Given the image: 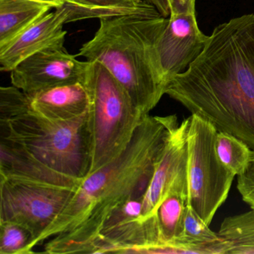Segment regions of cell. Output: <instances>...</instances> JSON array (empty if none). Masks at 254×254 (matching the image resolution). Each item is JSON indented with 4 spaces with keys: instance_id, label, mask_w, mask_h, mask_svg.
Wrapping results in <instances>:
<instances>
[{
    "instance_id": "6da1fadb",
    "label": "cell",
    "mask_w": 254,
    "mask_h": 254,
    "mask_svg": "<svg viewBox=\"0 0 254 254\" xmlns=\"http://www.w3.org/2000/svg\"><path fill=\"white\" fill-rule=\"evenodd\" d=\"M176 115L145 116L126 149L87 175L38 242L44 254H94L101 230L116 209L143 197Z\"/></svg>"
},
{
    "instance_id": "7a4b0ae2",
    "label": "cell",
    "mask_w": 254,
    "mask_h": 254,
    "mask_svg": "<svg viewBox=\"0 0 254 254\" xmlns=\"http://www.w3.org/2000/svg\"><path fill=\"white\" fill-rule=\"evenodd\" d=\"M166 94L254 151V14L216 26Z\"/></svg>"
},
{
    "instance_id": "3957f363",
    "label": "cell",
    "mask_w": 254,
    "mask_h": 254,
    "mask_svg": "<svg viewBox=\"0 0 254 254\" xmlns=\"http://www.w3.org/2000/svg\"><path fill=\"white\" fill-rule=\"evenodd\" d=\"M154 6L134 14L99 20L94 36L75 56L102 64L134 105L148 115L166 94L157 44L168 23Z\"/></svg>"
},
{
    "instance_id": "277c9868",
    "label": "cell",
    "mask_w": 254,
    "mask_h": 254,
    "mask_svg": "<svg viewBox=\"0 0 254 254\" xmlns=\"http://www.w3.org/2000/svg\"><path fill=\"white\" fill-rule=\"evenodd\" d=\"M0 138L24 148L56 172L83 181L91 164L88 111L68 121L45 118L14 86L0 88Z\"/></svg>"
},
{
    "instance_id": "5b68a950",
    "label": "cell",
    "mask_w": 254,
    "mask_h": 254,
    "mask_svg": "<svg viewBox=\"0 0 254 254\" xmlns=\"http://www.w3.org/2000/svg\"><path fill=\"white\" fill-rule=\"evenodd\" d=\"M89 62L84 84L90 96V175L115 160L126 149L146 115L102 64Z\"/></svg>"
},
{
    "instance_id": "8992f818",
    "label": "cell",
    "mask_w": 254,
    "mask_h": 254,
    "mask_svg": "<svg viewBox=\"0 0 254 254\" xmlns=\"http://www.w3.org/2000/svg\"><path fill=\"white\" fill-rule=\"evenodd\" d=\"M215 126L197 114L190 116L188 142V199L190 206L209 225L225 202L236 175L217 155Z\"/></svg>"
},
{
    "instance_id": "52a82bcc",
    "label": "cell",
    "mask_w": 254,
    "mask_h": 254,
    "mask_svg": "<svg viewBox=\"0 0 254 254\" xmlns=\"http://www.w3.org/2000/svg\"><path fill=\"white\" fill-rule=\"evenodd\" d=\"M76 189L0 179V222L15 223L27 229L35 248Z\"/></svg>"
},
{
    "instance_id": "ba28073f",
    "label": "cell",
    "mask_w": 254,
    "mask_h": 254,
    "mask_svg": "<svg viewBox=\"0 0 254 254\" xmlns=\"http://www.w3.org/2000/svg\"><path fill=\"white\" fill-rule=\"evenodd\" d=\"M77 58L64 47L38 52L10 72L11 84L31 95L58 86L84 84L90 62H81Z\"/></svg>"
},
{
    "instance_id": "9c48e42d",
    "label": "cell",
    "mask_w": 254,
    "mask_h": 254,
    "mask_svg": "<svg viewBox=\"0 0 254 254\" xmlns=\"http://www.w3.org/2000/svg\"><path fill=\"white\" fill-rule=\"evenodd\" d=\"M190 117L181 124L175 122L166 139L161 158L142 198L139 221L143 224L156 217L163 199L172 189L188 187V142Z\"/></svg>"
},
{
    "instance_id": "30bf717a",
    "label": "cell",
    "mask_w": 254,
    "mask_h": 254,
    "mask_svg": "<svg viewBox=\"0 0 254 254\" xmlns=\"http://www.w3.org/2000/svg\"><path fill=\"white\" fill-rule=\"evenodd\" d=\"M207 38L199 29L195 9L170 11L157 44V56L167 86L200 54Z\"/></svg>"
},
{
    "instance_id": "8fae6325",
    "label": "cell",
    "mask_w": 254,
    "mask_h": 254,
    "mask_svg": "<svg viewBox=\"0 0 254 254\" xmlns=\"http://www.w3.org/2000/svg\"><path fill=\"white\" fill-rule=\"evenodd\" d=\"M67 14L63 7L47 13L5 47L0 48V70L10 72L29 56L48 48L64 47Z\"/></svg>"
},
{
    "instance_id": "7c38bea8",
    "label": "cell",
    "mask_w": 254,
    "mask_h": 254,
    "mask_svg": "<svg viewBox=\"0 0 254 254\" xmlns=\"http://www.w3.org/2000/svg\"><path fill=\"white\" fill-rule=\"evenodd\" d=\"M0 179L77 188L81 181L47 166L17 144L0 138Z\"/></svg>"
},
{
    "instance_id": "4fadbf2b",
    "label": "cell",
    "mask_w": 254,
    "mask_h": 254,
    "mask_svg": "<svg viewBox=\"0 0 254 254\" xmlns=\"http://www.w3.org/2000/svg\"><path fill=\"white\" fill-rule=\"evenodd\" d=\"M28 96L35 112L55 121L78 118L90 108L88 90L82 83L58 86Z\"/></svg>"
},
{
    "instance_id": "5bb4252c",
    "label": "cell",
    "mask_w": 254,
    "mask_h": 254,
    "mask_svg": "<svg viewBox=\"0 0 254 254\" xmlns=\"http://www.w3.org/2000/svg\"><path fill=\"white\" fill-rule=\"evenodd\" d=\"M53 8L35 0H0V48Z\"/></svg>"
},
{
    "instance_id": "9a60e30c",
    "label": "cell",
    "mask_w": 254,
    "mask_h": 254,
    "mask_svg": "<svg viewBox=\"0 0 254 254\" xmlns=\"http://www.w3.org/2000/svg\"><path fill=\"white\" fill-rule=\"evenodd\" d=\"M188 190L174 189L163 199L156 212L161 254H178L175 242L182 233Z\"/></svg>"
},
{
    "instance_id": "2e32d148",
    "label": "cell",
    "mask_w": 254,
    "mask_h": 254,
    "mask_svg": "<svg viewBox=\"0 0 254 254\" xmlns=\"http://www.w3.org/2000/svg\"><path fill=\"white\" fill-rule=\"evenodd\" d=\"M154 6L145 0H64L67 23L134 14Z\"/></svg>"
},
{
    "instance_id": "e0dca14e",
    "label": "cell",
    "mask_w": 254,
    "mask_h": 254,
    "mask_svg": "<svg viewBox=\"0 0 254 254\" xmlns=\"http://www.w3.org/2000/svg\"><path fill=\"white\" fill-rule=\"evenodd\" d=\"M218 234L229 244L227 254H254V210L224 218Z\"/></svg>"
},
{
    "instance_id": "ac0fdd59",
    "label": "cell",
    "mask_w": 254,
    "mask_h": 254,
    "mask_svg": "<svg viewBox=\"0 0 254 254\" xmlns=\"http://www.w3.org/2000/svg\"><path fill=\"white\" fill-rule=\"evenodd\" d=\"M215 150L221 163L236 176L246 170L252 150L243 141L226 132L218 131Z\"/></svg>"
},
{
    "instance_id": "d6986e66",
    "label": "cell",
    "mask_w": 254,
    "mask_h": 254,
    "mask_svg": "<svg viewBox=\"0 0 254 254\" xmlns=\"http://www.w3.org/2000/svg\"><path fill=\"white\" fill-rule=\"evenodd\" d=\"M32 233L20 224L0 222V254H33Z\"/></svg>"
},
{
    "instance_id": "ffe728a7",
    "label": "cell",
    "mask_w": 254,
    "mask_h": 254,
    "mask_svg": "<svg viewBox=\"0 0 254 254\" xmlns=\"http://www.w3.org/2000/svg\"><path fill=\"white\" fill-rule=\"evenodd\" d=\"M237 189L244 202L254 210V151L251 152V161L243 174L237 178Z\"/></svg>"
},
{
    "instance_id": "44dd1931",
    "label": "cell",
    "mask_w": 254,
    "mask_h": 254,
    "mask_svg": "<svg viewBox=\"0 0 254 254\" xmlns=\"http://www.w3.org/2000/svg\"><path fill=\"white\" fill-rule=\"evenodd\" d=\"M170 11L185 12L195 9V0H168Z\"/></svg>"
},
{
    "instance_id": "7402d4cb",
    "label": "cell",
    "mask_w": 254,
    "mask_h": 254,
    "mask_svg": "<svg viewBox=\"0 0 254 254\" xmlns=\"http://www.w3.org/2000/svg\"><path fill=\"white\" fill-rule=\"evenodd\" d=\"M145 1L151 5H154L163 17L168 18L170 15V8H169L168 0H145Z\"/></svg>"
},
{
    "instance_id": "603a6c76",
    "label": "cell",
    "mask_w": 254,
    "mask_h": 254,
    "mask_svg": "<svg viewBox=\"0 0 254 254\" xmlns=\"http://www.w3.org/2000/svg\"><path fill=\"white\" fill-rule=\"evenodd\" d=\"M35 1L48 4L50 6L53 7L54 9L62 7L64 3V0H35Z\"/></svg>"
}]
</instances>
